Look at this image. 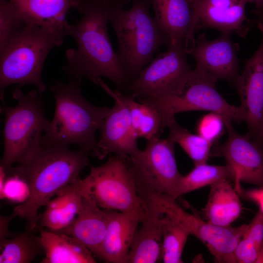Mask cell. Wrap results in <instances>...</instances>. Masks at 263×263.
Instances as JSON below:
<instances>
[{"label": "cell", "mask_w": 263, "mask_h": 263, "mask_svg": "<svg viewBox=\"0 0 263 263\" xmlns=\"http://www.w3.org/2000/svg\"><path fill=\"white\" fill-rule=\"evenodd\" d=\"M231 121H225L228 132L226 141L214 147L211 155L223 157L235 174L234 187L237 192L245 182L263 186V144L247 134H240L234 129Z\"/></svg>", "instance_id": "7c38bea8"}, {"label": "cell", "mask_w": 263, "mask_h": 263, "mask_svg": "<svg viewBox=\"0 0 263 263\" xmlns=\"http://www.w3.org/2000/svg\"><path fill=\"white\" fill-rule=\"evenodd\" d=\"M129 2L112 0L108 16L117 39V57L131 82L162 46L168 47L172 42L151 16L150 0H131V7L124 9Z\"/></svg>", "instance_id": "277c9868"}, {"label": "cell", "mask_w": 263, "mask_h": 263, "mask_svg": "<svg viewBox=\"0 0 263 263\" xmlns=\"http://www.w3.org/2000/svg\"><path fill=\"white\" fill-rule=\"evenodd\" d=\"M225 126L224 120L220 115L210 112L199 120L196 131L198 134L213 143L222 135Z\"/></svg>", "instance_id": "1f68e13d"}, {"label": "cell", "mask_w": 263, "mask_h": 263, "mask_svg": "<svg viewBox=\"0 0 263 263\" xmlns=\"http://www.w3.org/2000/svg\"><path fill=\"white\" fill-rule=\"evenodd\" d=\"M108 217L109 210L101 208L83 192L81 206L76 217L61 232L78 240L95 257L99 258L106 233Z\"/></svg>", "instance_id": "d6986e66"}, {"label": "cell", "mask_w": 263, "mask_h": 263, "mask_svg": "<svg viewBox=\"0 0 263 263\" xmlns=\"http://www.w3.org/2000/svg\"><path fill=\"white\" fill-rule=\"evenodd\" d=\"M263 248V213L258 211L246 225L235 252L236 263H255Z\"/></svg>", "instance_id": "f546056e"}, {"label": "cell", "mask_w": 263, "mask_h": 263, "mask_svg": "<svg viewBox=\"0 0 263 263\" xmlns=\"http://www.w3.org/2000/svg\"><path fill=\"white\" fill-rule=\"evenodd\" d=\"M75 81H56L50 89L56 101L54 117L43 133L41 145H76L88 154L99 158L97 131L101 130L111 108L98 107L83 96Z\"/></svg>", "instance_id": "3957f363"}, {"label": "cell", "mask_w": 263, "mask_h": 263, "mask_svg": "<svg viewBox=\"0 0 263 263\" xmlns=\"http://www.w3.org/2000/svg\"><path fill=\"white\" fill-rule=\"evenodd\" d=\"M44 257L41 263H95V256L75 238L62 232L39 229Z\"/></svg>", "instance_id": "7402d4cb"}, {"label": "cell", "mask_w": 263, "mask_h": 263, "mask_svg": "<svg viewBox=\"0 0 263 263\" xmlns=\"http://www.w3.org/2000/svg\"><path fill=\"white\" fill-rule=\"evenodd\" d=\"M238 193L243 198L255 203L263 213V186L248 189L241 188Z\"/></svg>", "instance_id": "836d02e7"}, {"label": "cell", "mask_w": 263, "mask_h": 263, "mask_svg": "<svg viewBox=\"0 0 263 263\" xmlns=\"http://www.w3.org/2000/svg\"><path fill=\"white\" fill-rule=\"evenodd\" d=\"M231 182L225 181L210 186L208 200L203 209L208 222L229 226L240 215L243 206Z\"/></svg>", "instance_id": "603a6c76"}, {"label": "cell", "mask_w": 263, "mask_h": 263, "mask_svg": "<svg viewBox=\"0 0 263 263\" xmlns=\"http://www.w3.org/2000/svg\"><path fill=\"white\" fill-rule=\"evenodd\" d=\"M191 0L198 18L197 29L211 28L245 38L256 22L247 18L244 0Z\"/></svg>", "instance_id": "e0dca14e"}, {"label": "cell", "mask_w": 263, "mask_h": 263, "mask_svg": "<svg viewBox=\"0 0 263 263\" xmlns=\"http://www.w3.org/2000/svg\"><path fill=\"white\" fill-rule=\"evenodd\" d=\"M142 217L134 212L109 210L108 222L99 259L106 263H128L131 246Z\"/></svg>", "instance_id": "ac0fdd59"}, {"label": "cell", "mask_w": 263, "mask_h": 263, "mask_svg": "<svg viewBox=\"0 0 263 263\" xmlns=\"http://www.w3.org/2000/svg\"><path fill=\"white\" fill-rule=\"evenodd\" d=\"M27 22L50 30L65 28L66 15L79 0H8Z\"/></svg>", "instance_id": "44dd1931"}, {"label": "cell", "mask_w": 263, "mask_h": 263, "mask_svg": "<svg viewBox=\"0 0 263 263\" xmlns=\"http://www.w3.org/2000/svg\"><path fill=\"white\" fill-rule=\"evenodd\" d=\"M159 215L162 230L161 261L182 263L183 251L190 232L177 220L167 215Z\"/></svg>", "instance_id": "83f0119b"}, {"label": "cell", "mask_w": 263, "mask_h": 263, "mask_svg": "<svg viewBox=\"0 0 263 263\" xmlns=\"http://www.w3.org/2000/svg\"><path fill=\"white\" fill-rule=\"evenodd\" d=\"M112 0H80L75 8L81 18L75 24L66 23L67 35L77 46L66 51L67 63L62 70L79 85L83 78L97 85L98 79L104 77L119 90L130 82L108 35V7Z\"/></svg>", "instance_id": "6da1fadb"}, {"label": "cell", "mask_w": 263, "mask_h": 263, "mask_svg": "<svg viewBox=\"0 0 263 263\" xmlns=\"http://www.w3.org/2000/svg\"><path fill=\"white\" fill-rule=\"evenodd\" d=\"M175 199L165 194L156 195L152 207L159 214L181 222L208 248L217 263H236L235 252L246 224L233 227L220 226L203 220L185 210Z\"/></svg>", "instance_id": "8fae6325"}, {"label": "cell", "mask_w": 263, "mask_h": 263, "mask_svg": "<svg viewBox=\"0 0 263 263\" xmlns=\"http://www.w3.org/2000/svg\"><path fill=\"white\" fill-rule=\"evenodd\" d=\"M56 195L46 205L45 210L38 214L39 229L61 232L73 222L82 203L81 178Z\"/></svg>", "instance_id": "ffe728a7"}, {"label": "cell", "mask_w": 263, "mask_h": 263, "mask_svg": "<svg viewBox=\"0 0 263 263\" xmlns=\"http://www.w3.org/2000/svg\"><path fill=\"white\" fill-rule=\"evenodd\" d=\"M132 242L128 263H155L161 261L162 230L160 215L146 214Z\"/></svg>", "instance_id": "cb8c5ba5"}, {"label": "cell", "mask_w": 263, "mask_h": 263, "mask_svg": "<svg viewBox=\"0 0 263 263\" xmlns=\"http://www.w3.org/2000/svg\"><path fill=\"white\" fill-rule=\"evenodd\" d=\"M168 128V137L180 145L193 161L194 165L207 163L211 155L212 142L198 134L191 133L180 126L176 121Z\"/></svg>", "instance_id": "f1b7e54d"}, {"label": "cell", "mask_w": 263, "mask_h": 263, "mask_svg": "<svg viewBox=\"0 0 263 263\" xmlns=\"http://www.w3.org/2000/svg\"><path fill=\"white\" fill-rule=\"evenodd\" d=\"M244 0L247 3L248 2L255 3V5L263 1V0Z\"/></svg>", "instance_id": "74e56055"}, {"label": "cell", "mask_w": 263, "mask_h": 263, "mask_svg": "<svg viewBox=\"0 0 263 263\" xmlns=\"http://www.w3.org/2000/svg\"><path fill=\"white\" fill-rule=\"evenodd\" d=\"M218 79L196 65L182 87L176 93L139 101L147 103L160 113L168 127L176 121L178 113L207 111L220 115L224 121L240 123L245 121L241 106L230 104L219 94L216 83Z\"/></svg>", "instance_id": "52a82bcc"}, {"label": "cell", "mask_w": 263, "mask_h": 263, "mask_svg": "<svg viewBox=\"0 0 263 263\" xmlns=\"http://www.w3.org/2000/svg\"><path fill=\"white\" fill-rule=\"evenodd\" d=\"M255 263H263V248L260 252Z\"/></svg>", "instance_id": "8d00e7d4"}, {"label": "cell", "mask_w": 263, "mask_h": 263, "mask_svg": "<svg viewBox=\"0 0 263 263\" xmlns=\"http://www.w3.org/2000/svg\"><path fill=\"white\" fill-rule=\"evenodd\" d=\"M231 36L229 34L221 33L216 39L208 40L205 34H200L189 54L195 60L196 65L235 87L240 75L238 57L240 47L232 40Z\"/></svg>", "instance_id": "9a60e30c"}, {"label": "cell", "mask_w": 263, "mask_h": 263, "mask_svg": "<svg viewBox=\"0 0 263 263\" xmlns=\"http://www.w3.org/2000/svg\"><path fill=\"white\" fill-rule=\"evenodd\" d=\"M119 93L129 109L136 136L147 141L160 137L166 126L158 110L147 103L136 100L130 94H123L120 91Z\"/></svg>", "instance_id": "d4e9b609"}, {"label": "cell", "mask_w": 263, "mask_h": 263, "mask_svg": "<svg viewBox=\"0 0 263 263\" xmlns=\"http://www.w3.org/2000/svg\"><path fill=\"white\" fill-rule=\"evenodd\" d=\"M28 195L27 186L20 178L15 175H6L0 199H6L20 204L26 200Z\"/></svg>", "instance_id": "d6a6232c"}, {"label": "cell", "mask_w": 263, "mask_h": 263, "mask_svg": "<svg viewBox=\"0 0 263 263\" xmlns=\"http://www.w3.org/2000/svg\"><path fill=\"white\" fill-rule=\"evenodd\" d=\"M182 46L171 44L144 67L124 90L138 101L178 91L192 71Z\"/></svg>", "instance_id": "30bf717a"}, {"label": "cell", "mask_w": 263, "mask_h": 263, "mask_svg": "<svg viewBox=\"0 0 263 263\" xmlns=\"http://www.w3.org/2000/svg\"><path fill=\"white\" fill-rule=\"evenodd\" d=\"M127 158L115 155L101 165L92 167L81 179L82 191L102 209L136 212L143 220L146 213Z\"/></svg>", "instance_id": "ba28073f"}, {"label": "cell", "mask_w": 263, "mask_h": 263, "mask_svg": "<svg viewBox=\"0 0 263 263\" xmlns=\"http://www.w3.org/2000/svg\"><path fill=\"white\" fill-rule=\"evenodd\" d=\"M176 143L160 137L147 141L143 150L128 157L140 198L151 194L171 197L182 175L175 157Z\"/></svg>", "instance_id": "9c48e42d"}, {"label": "cell", "mask_w": 263, "mask_h": 263, "mask_svg": "<svg viewBox=\"0 0 263 263\" xmlns=\"http://www.w3.org/2000/svg\"><path fill=\"white\" fill-rule=\"evenodd\" d=\"M26 229L12 238H0V263H30L44 253L40 236Z\"/></svg>", "instance_id": "4316f807"}, {"label": "cell", "mask_w": 263, "mask_h": 263, "mask_svg": "<svg viewBox=\"0 0 263 263\" xmlns=\"http://www.w3.org/2000/svg\"><path fill=\"white\" fill-rule=\"evenodd\" d=\"M235 174L232 168L224 166L210 165L207 163L194 165V168L179 180L171 197L176 199L181 195L218 182H234Z\"/></svg>", "instance_id": "484cf974"}, {"label": "cell", "mask_w": 263, "mask_h": 263, "mask_svg": "<svg viewBox=\"0 0 263 263\" xmlns=\"http://www.w3.org/2000/svg\"><path fill=\"white\" fill-rule=\"evenodd\" d=\"M69 146H41L24 161L5 171L15 175L26 184V200L14 208L16 216L24 219L26 229L36 228L38 211L60 191L78 180L81 171L90 164L88 153L73 150Z\"/></svg>", "instance_id": "7a4b0ae2"}, {"label": "cell", "mask_w": 263, "mask_h": 263, "mask_svg": "<svg viewBox=\"0 0 263 263\" xmlns=\"http://www.w3.org/2000/svg\"><path fill=\"white\" fill-rule=\"evenodd\" d=\"M257 49L246 61L237 81L241 107L245 114L247 134L263 144V29Z\"/></svg>", "instance_id": "5bb4252c"}, {"label": "cell", "mask_w": 263, "mask_h": 263, "mask_svg": "<svg viewBox=\"0 0 263 263\" xmlns=\"http://www.w3.org/2000/svg\"><path fill=\"white\" fill-rule=\"evenodd\" d=\"M130 1H131V0H130Z\"/></svg>", "instance_id": "f35d334b"}, {"label": "cell", "mask_w": 263, "mask_h": 263, "mask_svg": "<svg viewBox=\"0 0 263 263\" xmlns=\"http://www.w3.org/2000/svg\"><path fill=\"white\" fill-rule=\"evenodd\" d=\"M153 19L172 44L183 47L188 54L195 44L194 32L198 23L191 0H150Z\"/></svg>", "instance_id": "2e32d148"}, {"label": "cell", "mask_w": 263, "mask_h": 263, "mask_svg": "<svg viewBox=\"0 0 263 263\" xmlns=\"http://www.w3.org/2000/svg\"><path fill=\"white\" fill-rule=\"evenodd\" d=\"M25 21L8 0H0V50Z\"/></svg>", "instance_id": "4dcf8cb0"}, {"label": "cell", "mask_w": 263, "mask_h": 263, "mask_svg": "<svg viewBox=\"0 0 263 263\" xmlns=\"http://www.w3.org/2000/svg\"><path fill=\"white\" fill-rule=\"evenodd\" d=\"M67 36L65 28L50 30L25 22L0 50V97L9 85H31L42 94L46 87L42 79L45 60L50 52L61 45Z\"/></svg>", "instance_id": "5b68a950"}, {"label": "cell", "mask_w": 263, "mask_h": 263, "mask_svg": "<svg viewBox=\"0 0 263 263\" xmlns=\"http://www.w3.org/2000/svg\"><path fill=\"white\" fill-rule=\"evenodd\" d=\"M16 216L13 213L7 216H0V238L13 237L16 235L12 233L8 229V225L11 220Z\"/></svg>", "instance_id": "e575fe53"}, {"label": "cell", "mask_w": 263, "mask_h": 263, "mask_svg": "<svg viewBox=\"0 0 263 263\" xmlns=\"http://www.w3.org/2000/svg\"><path fill=\"white\" fill-rule=\"evenodd\" d=\"M252 13L256 18L255 21L258 23V27L263 28V1L255 5Z\"/></svg>", "instance_id": "d590c367"}, {"label": "cell", "mask_w": 263, "mask_h": 263, "mask_svg": "<svg viewBox=\"0 0 263 263\" xmlns=\"http://www.w3.org/2000/svg\"><path fill=\"white\" fill-rule=\"evenodd\" d=\"M15 107L2 102L4 115L3 153L0 167L8 171L15 163L26 159L41 146V140L49 121L44 112L42 94L37 90L24 93L19 87L12 92Z\"/></svg>", "instance_id": "8992f818"}, {"label": "cell", "mask_w": 263, "mask_h": 263, "mask_svg": "<svg viewBox=\"0 0 263 263\" xmlns=\"http://www.w3.org/2000/svg\"><path fill=\"white\" fill-rule=\"evenodd\" d=\"M97 85L114 100L101 129V137L98 140L99 159L101 160L110 154L125 157L132 156L140 149L129 109L118 90H112L101 78L97 80Z\"/></svg>", "instance_id": "4fadbf2b"}]
</instances>
